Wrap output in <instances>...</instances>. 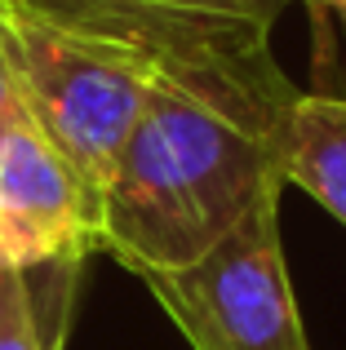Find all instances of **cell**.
Wrapping results in <instances>:
<instances>
[{
  "instance_id": "5b68a950",
  "label": "cell",
  "mask_w": 346,
  "mask_h": 350,
  "mask_svg": "<svg viewBox=\"0 0 346 350\" xmlns=\"http://www.w3.org/2000/svg\"><path fill=\"white\" fill-rule=\"evenodd\" d=\"M276 155L280 182L306 191L346 226V98L297 94Z\"/></svg>"
},
{
  "instance_id": "9c48e42d",
  "label": "cell",
  "mask_w": 346,
  "mask_h": 350,
  "mask_svg": "<svg viewBox=\"0 0 346 350\" xmlns=\"http://www.w3.org/2000/svg\"><path fill=\"white\" fill-rule=\"evenodd\" d=\"M311 5H324V9H338V5H346V0H311Z\"/></svg>"
},
{
  "instance_id": "3957f363",
  "label": "cell",
  "mask_w": 346,
  "mask_h": 350,
  "mask_svg": "<svg viewBox=\"0 0 346 350\" xmlns=\"http://www.w3.org/2000/svg\"><path fill=\"white\" fill-rule=\"evenodd\" d=\"M191 350H311L280 239V196H267L200 262L138 275Z\"/></svg>"
},
{
  "instance_id": "52a82bcc",
  "label": "cell",
  "mask_w": 346,
  "mask_h": 350,
  "mask_svg": "<svg viewBox=\"0 0 346 350\" xmlns=\"http://www.w3.org/2000/svg\"><path fill=\"white\" fill-rule=\"evenodd\" d=\"M133 5H156V9H182V14H217V18H244V23L276 27L289 0H133Z\"/></svg>"
},
{
  "instance_id": "7a4b0ae2",
  "label": "cell",
  "mask_w": 346,
  "mask_h": 350,
  "mask_svg": "<svg viewBox=\"0 0 346 350\" xmlns=\"http://www.w3.org/2000/svg\"><path fill=\"white\" fill-rule=\"evenodd\" d=\"M14 58L23 111L103 213L120 151L147 107V76L103 36L62 27L14 0Z\"/></svg>"
},
{
  "instance_id": "8992f818",
  "label": "cell",
  "mask_w": 346,
  "mask_h": 350,
  "mask_svg": "<svg viewBox=\"0 0 346 350\" xmlns=\"http://www.w3.org/2000/svg\"><path fill=\"white\" fill-rule=\"evenodd\" d=\"M58 337H44L40 310L31 297V275L0 262V350H58Z\"/></svg>"
},
{
  "instance_id": "277c9868",
  "label": "cell",
  "mask_w": 346,
  "mask_h": 350,
  "mask_svg": "<svg viewBox=\"0 0 346 350\" xmlns=\"http://www.w3.org/2000/svg\"><path fill=\"white\" fill-rule=\"evenodd\" d=\"M98 248V213L31 120L0 129V262L18 271L76 266Z\"/></svg>"
},
{
  "instance_id": "6da1fadb",
  "label": "cell",
  "mask_w": 346,
  "mask_h": 350,
  "mask_svg": "<svg viewBox=\"0 0 346 350\" xmlns=\"http://www.w3.org/2000/svg\"><path fill=\"white\" fill-rule=\"evenodd\" d=\"M276 142L204 103L151 85L98 213V248L124 271H178L280 196Z\"/></svg>"
},
{
  "instance_id": "ba28073f",
  "label": "cell",
  "mask_w": 346,
  "mask_h": 350,
  "mask_svg": "<svg viewBox=\"0 0 346 350\" xmlns=\"http://www.w3.org/2000/svg\"><path fill=\"white\" fill-rule=\"evenodd\" d=\"M27 120L23 89H18V58H14V0H0V129Z\"/></svg>"
},
{
  "instance_id": "30bf717a",
  "label": "cell",
  "mask_w": 346,
  "mask_h": 350,
  "mask_svg": "<svg viewBox=\"0 0 346 350\" xmlns=\"http://www.w3.org/2000/svg\"><path fill=\"white\" fill-rule=\"evenodd\" d=\"M333 14L342 18V36H346V5H338V9H333Z\"/></svg>"
}]
</instances>
